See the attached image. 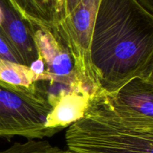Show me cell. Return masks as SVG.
I'll use <instances>...</instances> for the list:
<instances>
[{
	"mask_svg": "<svg viewBox=\"0 0 153 153\" xmlns=\"http://www.w3.org/2000/svg\"><path fill=\"white\" fill-rule=\"evenodd\" d=\"M89 53L97 94L153 76V13L137 0H100Z\"/></svg>",
	"mask_w": 153,
	"mask_h": 153,
	"instance_id": "6da1fadb",
	"label": "cell"
},
{
	"mask_svg": "<svg viewBox=\"0 0 153 153\" xmlns=\"http://www.w3.org/2000/svg\"><path fill=\"white\" fill-rule=\"evenodd\" d=\"M71 153H153V128H140L115 116L97 96L65 134Z\"/></svg>",
	"mask_w": 153,
	"mask_h": 153,
	"instance_id": "7a4b0ae2",
	"label": "cell"
},
{
	"mask_svg": "<svg viewBox=\"0 0 153 153\" xmlns=\"http://www.w3.org/2000/svg\"><path fill=\"white\" fill-rule=\"evenodd\" d=\"M52 111L43 96L16 92L0 85V138L52 137L58 132L48 126Z\"/></svg>",
	"mask_w": 153,
	"mask_h": 153,
	"instance_id": "3957f363",
	"label": "cell"
},
{
	"mask_svg": "<svg viewBox=\"0 0 153 153\" xmlns=\"http://www.w3.org/2000/svg\"><path fill=\"white\" fill-rule=\"evenodd\" d=\"M33 27V38L38 58L43 61L45 73L53 79L49 98L58 102L73 92H87L94 97L96 91L78 71L71 55L59 37L51 29Z\"/></svg>",
	"mask_w": 153,
	"mask_h": 153,
	"instance_id": "277c9868",
	"label": "cell"
},
{
	"mask_svg": "<svg viewBox=\"0 0 153 153\" xmlns=\"http://www.w3.org/2000/svg\"><path fill=\"white\" fill-rule=\"evenodd\" d=\"M100 0H80L64 20L51 29L71 55L82 77L97 91L90 62V43Z\"/></svg>",
	"mask_w": 153,
	"mask_h": 153,
	"instance_id": "5b68a950",
	"label": "cell"
},
{
	"mask_svg": "<svg viewBox=\"0 0 153 153\" xmlns=\"http://www.w3.org/2000/svg\"><path fill=\"white\" fill-rule=\"evenodd\" d=\"M95 95L123 122L153 128V76L133 78L114 92Z\"/></svg>",
	"mask_w": 153,
	"mask_h": 153,
	"instance_id": "8992f818",
	"label": "cell"
},
{
	"mask_svg": "<svg viewBox=\"0 0 153 153\" xmlns=\"http://www.w3.org/2000/svg\"><path fill=\"white\" fill-rule=\"evenodd\" d=\"M0 38L26 67L38 59L33 27L19 16L8 0H0Z\"/></svg>",
	"mask_w": 153,
	"mask_h": 153,
	"instance_id": "52a82bcc",
	"label": "cell"
},
{
	"mask_svg": "<svg viewBox=\"0 0 153 153\" xmlns=\"http://www.w3.org/2000/svg\"><path fill=\"white\" fill-rule=\"evenodd\" d=\"M53 83V79L47 73L37 75L29 67L0 58V85L4 88L43 96L48 100V88Z\"/></svg>",
	"mask_w": 153,
	"mask_h": 153,
	"instance_id": "ba28073f",
	"label": "cell"
},
{
	"mask_svg": "<svg viewBox=\"0 0 153 153\" xmlns=\"http://www.w3.org/2000/svg\"><path fill=\"white\" fill-rule=\"evenodd\" d=\"M16 13L31 26L53 29L65 18L67 0H8Z\"/></svg>",
	"mask_w": 153,
	"mask_h": 153,
	"instance_id": "9c48e42d",
	"label": "cell"
},
{
	"mask_svg": "<svg viewBox=\"0 0 153 153\" xmlns=\"http://www.w3.org/2000/svg\"><path fill=\"white\" fill-rule=\"evenodd\" d=\"M93 96L87 92H73L64 96L52 108L48 126L57 132L80 119Z\"/></svg>",
	"mask_w": 153,
	"mask_h": 153,
	"instance_id": "30bf717a",
	"label": "cell"
},
{
	"mask_svg": "<svg viewBox=\"0 0 153 153\" xmlns=\"http://www.w3.org/2000/svg\"><path fill=\"white\" fill-rule=\"evenodd\" d=\"M0 153H66V151L53 146L47 140L31 139L24 143H13L7 149L0 150Z\"/></svg>",
	"mask_w": 153,
	"mask_h": 153,
	"instance_id": "8fae6325",
	"label": "cell"
},
{
	"mask_svg": "<svg viewBox=\"0 0 153 153\" xmlns=\"http://www.w3.org/2000/svg\"><path fill=\"white\" fill-rule=\"evenodd\" d=\"M145 9L153 13V0H137Z\"/></svg>",
	"mask_w": 153,
	"mask_h": 153,
	"instance_id": "7c38bea8",
	"label": "cell"
},
{
	"mask_svg": "<svg viewBox=\"0 0 153 153\" xmlns=\"http://www.w3.org/2000/svg\"><path fill=\"white\" fill-rule=\"evenodd\" d=\"M80 1V0H67V10H66V16L67 13ZM66 17V16H65Z\"/></svg>",
	"mask_w": 153,
	"mask_h": 153,
	"instance_id": "4fadbf2b",
	"label": "cell"
},
{
	"mask_svg": "<svg viewBox=\"0 0 153 153\" xmlns=\"http://www.w3.org/2000/svg\"><path fill=\"white\" fill-rule=\"evenodd\" d=\"M66 153H71V152H68L67 150H66Z\"/></svg>",
	"mask_w": 153,
	"mask_h": 153,
	"instance_id": "5bb4252c",
	"label": "cell"
}]
</instances>
